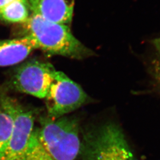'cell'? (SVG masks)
Returning a JSON list of instances; mask_svg holds the SVG:
<instances>
[{
  "mask_svg": "<svg viewBox=\"0 0 160 160\" xmlns=\"http://www.w3.org/2000/svg\"><path fill=\"white\" fill-rule=\"evenodd\" d=\"M24 26L35 40L38 49L53 55L83 59L94 55L72 34L68 25L54 23L42 17L33 7Z\"/></svg>",
  "mask_w": 160,
  "mask_h": 160,
  "instance_id": "cell-1",
  "label": "cell"
},
{
  "mask_svg": "<svg viewBox=\"0 0 160 160\" xmlns=\"http://www.w3.org/2000/svg\"><path fill=\"white\" fill-rule=\"evenodd\" d=\"M38 138L53 160H75L80 154L81 141L78 120L62 116L52 119L46 116L36 129Z\"/></svg>",
  "mask_w": 160,
  "mask_h": 160,
  "instance_id": "cell-2",
  "label": "cell"
},
{
  "mask_svg": "<svg viewBox=\"0 0 160 160\" xmlns=\"http://www.w3.org/2000/svg\"><path fill=\"white\" fill-rule=\"evenodd\" d=\"M82 160H136L119 126L108 122L84 132Z\"/></svg>",
  "mask_w": 160,
  "mask_h": 160,
  "instance_id": "cell-3",
  "label": "cell"
},
{
  "mask_svg": "<svg viewBox=\"0 0 160 160\" xmlns=\"http://www.w3.org/2000/svg\"><path fill=\"white\" fill-rule=\"evenodd\" d=\"M47 116L57 119L64 116L88 102L86 92L61 71L55 70L45 97Z\"/></svg>",
  "mask_w": 160,
  "mask_h": 160,
  "instance_id": "cell-4",
  "label": "cell"
},
{
  "mask_svg": "<svg viewBox=\"0 0 160 160\" xmlns=\"http://www.w3.org/2000/svg\"><path fill=\"white\" fill-rule=\"evenodd\" d=\"M0 105L12 119V133L1 160H18L27 148L34 131V115L6 95L1 96Z\"/></svg>",
  "mask_w": 160,
  "mask_h": 160,
  "instance_id": "cell-5",
  "label": "cell"
},
{
  "mask_svg": "<svg viewBox=\"0 0 160 160\" xmlns=\"http://www.w3.org/2000/svg\"><path fill=\"white\" fill-rule=\"evenodd\" d=\"M55 70L51 63L30 61L17 68L12 77V86L18 92L45 98Z\"/></svg>",
  "mask_w": 160,
  "mask_h": 160,
  "instance_id": "cell-6",
  "label": "cell"
},
{
  "mask_svg": "<svg viewBox=\"0 0 160 160\" xmlns=\"http://www.w3.org/2000/svg\"><path fill=\"white\" fill-rule=\"evenodd\" d=\"M36 49H38L36 43L28 34L20 38L0 41V67L20 63Z\"/></svg>",
  "mask_w": 160,
  "mask_h": 160,
  "instance_id": "cell-7",
  "label": "cell"
},
{
  "mask_svg": "<svg viewBox=\"0 0 160 160\" xmlns=\"http://www.w3.org/2000/svg\"><path fill=\"white\" fill-rule=\"evenodd\" d=\"M75 0H38L32 1L33 7L46 20L54 23L68 25L71 23Z\"/></svg>",
  "mask_w": 160,
  "mask_h": 160,
  "instance_id": "cell-8",
  "label": "cell"
},
{
  "mask_svg": "<svg viewBox=\"0 0 160 160\" xmlns=\"http://www.w3.org/2000/svg\"><path fill=\"white\" fill-rule=\"evenodd\" d=\"M30 12L28 0H13L0 10V19L10 23H24Z\"/></svg>",
  "mask_w": 160,
  "mask_h": 160,
  "instance_id": "cell-9",
  "label": "cell"
},
{
  "mask_svg": "<svg viewBox=\"0 0 160 160\" xmlns=\"http://www.w3.org/2000/svg\"><path fill=\"white\" fill-rule=\"evenodd\" d=\"M18 160H53L40 143L36 129H34L27 148Z\"/></svg>",
  "mask_w": 160,
  "mask_h": 160,
  "instance_id": "cell-10",
  "label": "cell"
},
{
  "mask_svg": "<svg viewBox=\"0 0 160 160\" xmlns=\"http://www.w3.org/2000/svg\"><path fill=\"white\" fill-rule=\"evenodd\" d=\"M12 128V116L0 105V160L6 151Z\"/></svg>",
  "mask_w": 160,
  "mask_h": 160,
  "instance_id": "cell-11",
  "label": "cell"
},
{
  "mask_svg": "<svg viewBox=\"0 0 160 160\" xmlns=\"http://www.w3.org/2000/svg\"><path fill=\"white\" fill-rule=\"evenodd\" d=\"M152 43L154 45L156 50L158 52L160 57V38L155 39L152 41Z\"/></svg>",
  "mask_w": 160,
  "mask_h": 160,
  "instance_id": "cell-12",
  "label": "cell"
},
{
  "mask_svg": "<svg viewBox=\"0 0 160 160\" xmlns=\"http://www.w3.org/2000/svg\"><path fill=\"white\" fill-rule=\"evenodd\" d=\"M12 1L13 0H0V10Z\"/></svg>",
  "mask_w": 160,
  "mask_h": 160,
  "instance_id": "cell-13",
  "label": "cell"
},
{
  "mask_svg": "<svg viewBox=\"0 0 160 160\" xmlns=\"http://www.w3.org/2000/svg\"><path fill=\"white\" fill-rule=\"evenodd\" d=\"M158 74V77H157V78H158V80H159V81H160V74Z\"/></svg>",
  "mask_w": 160,
  "mask_h": 160,
  "instance_id": "cell-14",
  "label": "cell"
}]
</instances>
